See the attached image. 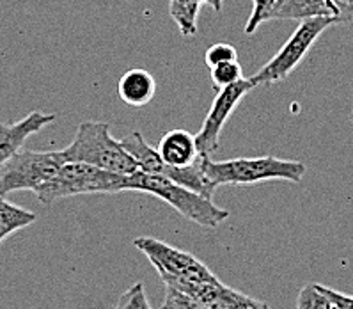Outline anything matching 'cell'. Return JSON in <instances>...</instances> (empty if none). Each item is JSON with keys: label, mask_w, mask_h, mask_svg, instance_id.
I'll list each match as a JSON object with an SVG mask.
<instances>
[{"label": "cell", "mask_w": 353, "mask_h": 309, "mask_svg": "<svg viewBox=\"0 0 353 309\" xmlns=\"http://www.w3.org/2000/svg\"><path fill=\"white\" fill-rule=\"evenodd\" d=\"M163 308L165 309H208L206 306L199 304V302L190 299V297L176 292V290L172 288H167Z\"/></svg>", "instance_id": "obj_23"}, {"label": "cell", "mask_w": 353, "mask_h": 309, "mask_svg": "<svg viewBox=\"0 0 353 309\" xmlns=\"http://www.w3.org/2000/svg\"><path fill=\"white\" fill-rule=\"evenodd\" d=\"M167 288L190 297L208 309H272L266 302L241 293L221 281L216 283H197V281L162 279Z\"/></svg>", "instance_id": "obj_9"}, {"label": "cell", "mask_w": 353, "mask_h": 309, "mask_svg": "<svg viewBox=\"0 0 353 309\" xmlns=\"http://www.w3.org/2000/svg\"><path fill=\"white\" fill-rule=\"evenodd\" d=\"M119 190L121 192L133 190V192L151 194L158 199L165 201L167 205L172 206L185 219L196 222L203 228H208V230H215L225 219H229V210L219 208L213 199L192 192L163 175H153V172L144 171L125 175L121 180Z\"/></svg>", "instance_id": "obj_1"}, {"label": "cell", "mask_w": 353, "mask_h": 309, "mask_svg": "<svg viewBox=\"0 0 353 309\" xmlns=\"http://www.w3.org/2000/svg\"><path fill=\"white\" fill-rule=\"evenodd\" d=\"M157 82L150 71L130 70L119 79L117 94L130 107H144L154 98Z\"/></svg>", "instance_id": "obj_14"}, {"label": "cell", "mask_w": 353, "mask_h": 309, "mask_svg": "<svg viewBox=\"0 0 353 309\" xmlns=\"http://www.w3.org/2000/svg\"><path fill=\"white\" fill-rule=\"evenodd\" d=\"M66 162L63 151L20 150L0 166V196L18 190L36 192Z\"/></svg>", "instance_id": "obj_6"}, {"label": "cell", "mask_w": 353, "mask_h": 309, "mask_svg": "<svg viewBox=\"0 0 353 309\" xmlns=\"http://www.w3.org/2000/svg\"><path fill=\"white\" fill-rule=\"evenodd\" d=\"M36 221H38L36 213L14 205V203L6 199V196H0V246L11 235L34 224Z\"/></svg>", "instance_id": "obj_16"}, {"label": "cell", "mask_w": 353, "mask_h": 309, "mask_svg": "<svg viewBox=\"0 0 353 309\" xmlns=\"http://www.w3.org/2000/svg\"><path fill=\"white\" fill-rule=\"evenodd\" d=\"M206 172L215 188L221 185H256L272 180L300 183L305 175V166L299 160H283L272 154L240 157L224 162H215L208 154Z\"/></svg>", "instance_id": "obj_3"}, {"label": "cell", "mask_w": 353, "mask_h": 309, "mask_svg": "<svg viewBox=\"0 0 353 309\" xmlns=\"http://www.w3.org/2000/svg\"><path fill=\"white\" fill-rule=\"evenodd\" d=\"M66 162H83L116 175H132L139 171L137 163L110 134V125L103 121H82L75 139L63 148Z\"/></svg>", "instance_id": "obj_2"}, {"label": "cell", "mask_w": 353, "mask_h": 309, "mask_svg": "<svg viewBox=\"0 0 353 309\" xmlns=\"http://www.w3.org/2000/svg\"><path fill=\"white\" fill-rule=\"evenodd\" d=\"M204 2H206L215 13H221L222 6H224V0H204Z\"/></svg>", "instance_id": "obj_25"}, {"label": "cell", "mask_w": 353, "mask_h": 309, "mask_svg": "<svg viewBox=\"0 0 353 309\" xmlns=\"http://www.w3.org/2000/svg\"><path fill=\"white\" fill-rule=\"evenodd\" d=\"M334 17L341 21L353 18V0H277L266 14V20H307Z\"/></svg>", "instance_id": "obj_10"}, {"label": "cell", "mask_w": 353, "mask_h": 309, "mask_svg": "<svg viewBox=\"0 0 353 309\" xmlns=\"http://www.w3.org/2000/svg\"><path fill=\"white\" fill-rule=\"evenodd\" d=\"M275 2L277 0H252V11H250V17L245 26L247 36H252L259 29V26L265 23L266 14H268V11H270Z\"/></svg>", "instance_id": "obj_22"}, {"label": "cell", "mask_w": 353, "mask_h": 309, "mask_svg": "<svg viewBox=\"0 0 353 309\" xmlns=\"http://www.w3.org/2000/svg\"><path fill=\"white\" fill-rule=\"evenodd\" d=\"M125 175L103 171L83 162H64L50 180L36 190V197L43 205H54L64 197L82 194H116Z\"/></svg>", "instance_id": "obj_4"}, {"label": "cell", "mask_w": 353, "mask_h": 309, "mask_svg": "<svg viewBox=\"0 0 353 309\" xmlns=\"http://www.w3.org/2000/svg\"><path fill=\"white\" fill-rule=\"evenodd\" d=\"M210 79L216 91L229 88V86L236 84L243 79V70H241L238 61H231V63H221L216 66L210 68Z\"/></svg>", "instance_id": "obj_18"}, {"label": "cell", "mask_w": 353, "mask_h": 309, "mask_svg": "<svg viewBox=\"0 0 353 309\" xmlns=\"http://www.w3.org/2000/svg\"><path fill=\"white\" fill-rule=\"evenodd\" d=\"M160 309H165V308H163V306H162V308H160Z\"/></svg>", "instance_id": "obj_27"}, {"label": "cell", "mask_w": 353, "mask_h": 309, "mask_svg": "<svg viewBox=\"0 0 353 309\" xmlns=\"http://www.w3.org/2000/svg\"><path fill=\"white\" fill-rule=\"evenodd\" d=\"M133 246L144 252L151 265L157 268L162 279L197 281V283H216L221 281L206 265L187 251L162 242L151 237H139Z\"/></svg>", "instance_id": "obj_7"}, {"label": "cell", "mask_w": 353, "mask_h": 309, "mask_svg": "<svg viewBox=\"0 0 353 309\" xmlns=\"http://www.w3.org/2000/svg\"><path fill=\"white\" fill-rule=\"evenodd\" d=\"M203 6H206L204 0H169V14L178 26L181 36L185 38L196 36L197 18Z\"/></svg>", "instance_id": "obj_17"}, {"label": "cell", "mask_w": 353, "mask_h": 309, "mask_svg": "<svg viewBox=\"0 0 353 309\" xmlns=\"http://www.w3.org/2000/svg\"><path fill=\"white\" fill-rule=\"evenodd\" d=\"M206 157L208 154L199 153L196 160L183 168H170V166H163L162 175L170 178L172 181H176L181 187L188 188L192 192L201 194L203 197H208L213 199V194H215L216 188L213 187L212 181L208 178V172H206Z\"/></svg>", "instance_id": "obj_13"}, {"label": "cell", "mask_w": 353, "mask_h": 309, "mask_svg": "<svg viewBox=\"0 0 353 309\" xmlns=\"http://www.w3.org/2000/svg\"><path fill=\"white\" fill-rule=\"evenodd\" d=\"M336 23H343V21L334 17L307 18V20L300 21V26L296 27L295 32L291 34V38L284 43L283 48L261 70L256 71L250 77L249 80L254 84V88L277 84V82L286 80L291 71L299 68V64L309 54V50L318 41L321 34Z\"/></svg>", "instance_id": "obj_5"}, {"label": "cell", "mask_w": 353, "mask_h": 309, "mask_svg": "<svg viewBox=\"0 0 353 309\" xmlns=\"http://www.w3.org/2000/svg\"><path fill=\"white\" fill-rule=\"evenodd\" d=\"M116 309H151L150 301H148V297H145L144 284H132V286L119 297Z\"/></svg>", "instance_id": "obj_20"}, {"label": "cell", "mask_w": 353, "mask_h": 309, "mask_svg": "<svg viewBox=\"0 0 353 309\" xmlns=\"http://www.w3.org/2000/svg\"><path fill=\"white\" fill-rule=\"evenodd\" d=\"M55 114H45L32 110L17 123H0V166L8 162L17 151H20L29 137L41 132L43 128L55 121Z\"/></svg>", "instance_id": "obj_11"}, {"label": "cell", "mask_w": 353, "mask_h": 309, "mask_svg": "<svg viewBox=\"0 0 353 309\" xmlns=\"http://www.w3.org/2000/svg\"><path fill=\"white\" fill-rule=\"evenodd\" d=\"M121 146L125 148L126 153L133 159V162L137 163L139 171L144 172H153V175H162L163 169V160L158 153L157 148H153L151 144H148L144 139V135L135 130L130 135H126L125 139H119Z\"/></svg>", "instance_id": "obj_15"}, {"label": "cell", "mask_w": 353, "mask_h": 309, "mask_svg": "<svg viewBox=\"0 0 353 309\" xmlns=\"http://www.w3.org/2000/svg\"><path fill=\"white\" fill-rule=\"evenodd\" d=\"M318 288L328 297V301L332 302V306H336L337 309H353V295H346V293L328 288V286H323V284H318Z\"/></svg>", "instance_id": "obj_24"}, {"label": "cell", "mask_w": 353, "mask_h": 309, "mask_svg": "<svg viewBox=\"0 0 353 309\" xmlns=\"http://www.w3.org/2000/svg\"><path fill=\"white\" fill-rule=\"evenodd\" d=\"M231 61H238V52L231 43H215L210 46L204 55V63L208 68L221 63H231Z\"/></svg>", "instance_id": "obj_21"}, {"label": "cell", "mask_w": 353, "mask_h": 309, "mask_svg": "<svg viewBox=\"0 0 353 309\" xmlns=\"http://www.w3.org/2000/svg\"><path fill=\"white\" fill-rule=\"evenodd\" d=\"M158 153L162 157L163 163L170 168H183L199 157V150L196 144V135L187 130H170L160 139Z\"/></svg>", "instance_id": "obj_12"}, {"label": "cell", "mask_w": 353, "mask_h": 309, "mask_svg": "<svg viewBox=\"0 0 353 309\" xmlns=\"http://www.w3.org/2000/svg\"><path fill=\"white\" fill-rule=\"evenodd\" d=\"M330 309H337V308H336V306H332V308H330Z\"/></svg>", "instance_id": "obj_26"}, {"label": "cell", "mask_w": 353, "mask_h": 309, "mask_svg": "<svg viewBox=\"0 0 353 309\" xmlns=\"http://www.w3.org/2000/svg\"><path fill=\"white\" fill-rule=\"evenodd\" d=\"M332 302L318 288V284H305L296 297V309H330Z\"/></svg>", "instance_id": "obj_19"}, {"label": "cell", "mask_w": 353, "mask_h": 309, "mask_svg": "<svg viewBox=\"0 0 353 309\" xmlns=\"http://www.w3.org/2000/svg\"><path fill=\"white\" fill-rule=\"evenodd\" d=\"M254 89L249 79H241L236 84L221 89L204 117L203 126L196 134V144L199 153L212 154L221 146V135L231 114L236 110L240 101Z\"/></svg>", "instance_id": "obj_8"}]
</instances>
